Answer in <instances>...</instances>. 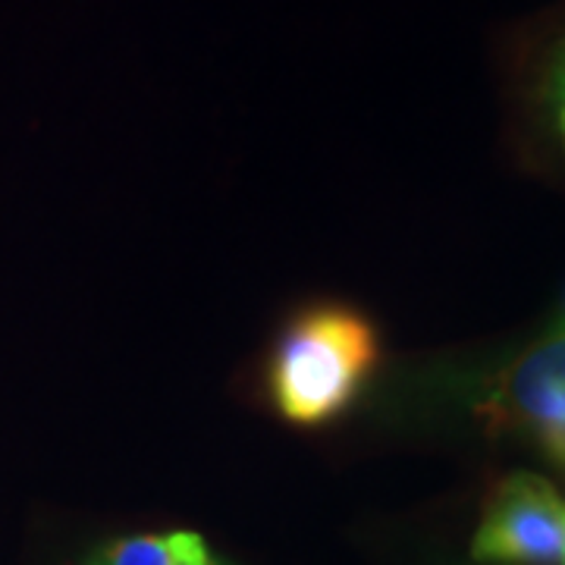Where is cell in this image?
I'll return each mask as SVG.
<instances>
[{
    "label": "cell",
    "mask_w": 565,
    "mask_h": 565,
    "mask_svg": "<svg viewBox=\"0 0 565 565\" xmlns=\"http://www.w3.org/2000/svg\"><path fill=\"white\" fill-rule=\"evenodd\" d=\"M377 359V333L355 308H305L270 349L267 399L289 424L323 427L359 399Z\"/></svg>",
    "instance_id": "obj_1"
},
{
    "label": "cell",
    "mask_w": 565,
    "mask_h": 565,
    "mask_svg": "<svg viewBox=\"0 0 565 565\" xmlns=\"http://www.w3.org/2000/svg\"><path fill=\"white\" fill-rule=\"evenodd\" d=\"M475 412L490 434H522L565 471V333L546 330L503 364Z\"/></svg>",
    "instance_id": "obj_2"
},
{
    "label": "cell",
    "mask_w": 565,
    "mask_h": 565,
    "mask_svg": "<svg viewBox=\"0 0 565 565\" xmlns=\"http://www.w3.org/2000/svg\"><path fill=\"white\" fill-rule=\"evenodd\" d=\"M471 553L481 563L565 565V500L541 475H505L487 497Z\"/></svg>",
    "instance_id": "obj_3"
},
{
    "label": "cell",
    "mask_w": 565,
    "mask_h": 565,
    "mask_svg": "<svg viewBox=\"0 0 565 565\" xmlns=\"http://www.w3.org/2000/svg\"><path fill=\"white\" fill-rule=\"evenodd\" d=\"M85 565H233L195 531L129 534L98 546Z\"/></svg>",
    "instance_id": "obj_4"
},
{
    "label": "cell",
    "mask_w": 565,
    "mask_h": 565,
    "mask_svg": "<svg viewBox=\"0 0 565 565\" xmlns=\"http://www.w3.org/2000/svg\"><path fill=\"white\" fill-rule=\"evenodd\" d=\"M544 98L546 110H550V120H553V129H556V136L565 145V47L559 51V57L553 61V66H550Z\"/></svg>",
    "instance_id": "obj_5"
},
{
    "label": "cell",
    "mask_w": 565,
    "mask_h": 565,
    "mask_svg": "<svg viewBox=\"0 0 565 565\" xmlns=\"http://www.w3.org/2000/svg\"><path fill=\"white\" fill-rule=\"evenodd\" d=\"M550 330H559V333H565V299L563 305H559V311H556V323H553Z\"/></svg>",
    "instance_id": "obj_6"
}]
</instances>
